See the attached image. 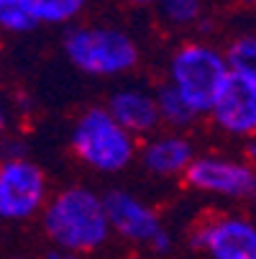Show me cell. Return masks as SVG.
Returning <instances> with one entry per match:
<instances>
[{"label":"cell","mask_w":256,"mask_h":259,"mask_svg":"<svg viewBox=\"0 0 256 259\" xmlns=\"http://www.w3.org/2000/svg\"><path fill=\"white\" fill-rule=\"evenodd\" d=\"M41 229L54 249L75 256L103 249L113 236L105 195L85 185H69L49 198L41 213Z\"/></svg>","instance_id":"1"},{"label":"cell","mask_w":256,"mask_h":259,"mask_svg":"<svg viewBox=\"0 0 256 259\" xmlns=\"http://www.w3.org/2000/svg\"><path fill=\"white\" fill-rule=\"evenodd\" d=\"M62 49L69 64L87 77H123L141 62L133 36L108 23L72 26L64 33Z\"/></svg>","instance_id":"2"},{"label":"cell","mask_w":256,"mask_h":259,"mask_svg":"<svg viewBox=\"0 0 256 259\" xmlns=\"http://www.w3.org/2000/svg\"><path fill=\"white\" fill-rule=\"evenodd\" d=\"M231 77L226 49H218L205 39H190L174 47L167 62V82L185 98L202 118L210 110Z\"/></svg>","instance_id":"3"},{"label":"cell","mask_w":256,"mask_h":259,"mask_svg":"<svg viewBox=\"0 0 256 259\" xmlns=\"http://www.w3.org/2000/svg\"><path fill=\"white\" fill-rule=\"evenodd\" d=\"M75 157L97 175H118L138 157V139L128 134L105 105H92L75 121L69 134Z\"/></svg>","instance_id":"4"},{"label":"cell","mask_w":256,"mask_h":259,"mask_svg":"<svg viewBox=\"0 0 256 259\" xmlns=\"http://www.w3.org/2000/svg\"><path fill=\"white\" fill-rule=\"evenodd\" d=\"M105 208H108V218H111V229L118 239L136 246H146L154 254L172 251L174 241L164 226V221L138 195L128 190H111L105 193Z\"/></svg>","instance_id":"5"},{"label":"cell","mask_w":256,"mask_h":259,"mask_svg":"<svg viewBox=\"0 0 256 259\" xmlns=\"http://www.w3.org/2000/svg\"><path fill=\"white\" fill-rule=\"evenodd\" d=\"M49 203L44 169L28 157H11L0 167V218L21 224L41 215Z\"/></svg>","instance_id":"6"},{"label":"cell","mask_w":256,"mask_h":259,"mask_svg":"<svg viewBox=\"0 0 256 259\" xmlns=\"http://www.w3.org/2000/svg\"><path fill=\"white\" fill-rule=\"evenodd\" d=\"M187 188L200 195L248 203L256 200V167L226 154H197L185 175Z\"/></svg>","instance_id":"7"},{"label":"cell","mask_w":256,"mask_h":259,"mask_svg":"<svg viewBox=\"0 0 256 259\" xmlns=\"http://www.w3.org/2000/svg\"><path fill=\"white\" fill-rule=\"evenodd\" d=\"M190 241L208 259H256V224L246 215H208L192 229Z\"/></svg>","instance_id":"8"},{"label":"cell","mask_w":256,"mask_h":259,"mask_svg":"<svg viewBox=\"0 0 256 259\" xmlns=\"http://www.w3.org/2000/svg\"><path fill=\"white\" fill-rule=\"evenodd\" d=\"M208 118L215 131L231 139H256V88L231 75Z\"/></svg>","instance_id":"9"},{"label":"cell","mask_w":256,"mask_h":259,"mask_svg":"<svg viewBox=\"0 0 256 259\" xmlns=\"http://www.w3.org/2000/svg\"><path fill=\"white\" fill-rule=\"evenodd\" d=\"M195 157H197L195 144L185 134H177V131L154 134L151 139L141 144V152H138L141 167L159 180H174V177L185 180Z\"/></svg>","instance_id":"10"},{"label":"cell","mask_w":256,"mask_h":259,"mask_svg":"<svg viewBox=\"0 0 256 259\" xmlns=\"http://www.w3.org/2000/svg\"><path fill=\"white\" fill-rule=\"evenodd\" d=\"M105 108L111 110V116L136 139H151L157 128L162 126L157 95L141 85H123L116 93H111Z\"/></svg>","instance_id":"11"},{"label":"cell","mask_w":256,"mask_h":259,"mask_svg":"<svg viewBox=\"0 0 256 259\" xmlns=\"http://www.w3.org/2000/svg\"><path fill=\"white\" fill-rule=\"evenodd\" d=\"M0 6H18L36 28L41 26H67L87 6V0H0Z\"/></svg>","instance_id":"12"},{"label":"cell","mask_w":256,"mask_h":259,"mask_svg":"<svg viewBox=\"0 0 256 259\" xmlns=\"http://www.w3.org/2000/svg\"><path fill=\"white\" fill-rule=\"evenodd\" d=\"M154 95H157V105H159L162 123L169 126V128H174L177 134H182L185 128H190V126L200 118L195 110H192V105H190L185 98H182L169 82L157 85Z\"/></svg>","instance_id":"13"},{"label":"cell","mask_w":256,"mask_h":259,"mask_svg":"<svg viewBox=\"0 0 256 259\" xmlns=\"http://www.w3.org/2000/svg\"><path fill=\"white\" fill-rule=\"evenodd\" d=\"M231 75L256 88V33H238L226 44Z\"/></svg>","instance_id":"14"},{"label":"cell","mask_w":256,"mask_h":259,"mask_svg":"<svg viewBox=\"0 0 256 259\" xmlns=\"http://www.w3.org/2000/svg\"><path fill=\"white\" fill-rule=\"evenodd\" d=\"M157 8H159L162 21L169 28L185 31V28L197 26L205 18L208 3H205V0H162Z\"/></svg>","instance_id":"15"},{"label":"cell","mask_w":256,"mask_h":259,"mask_svg":"<svg viewBox=\"0 0 256 259\" xmlns=\"http://www.w3.org/2000/svg\"><path fill=\"white\" fill-rule=\"evenodd\" d=\"M243 159H246L251 167H256V139L246 141V146H243Z\"/></svg>","instance_id":"16"},{"label":"cell","mask_w":256,"mask_h":259,"mask_svg":"<svg viewBox=\"0 0 256 259\" xmlns=\"http://www.w3.org/2000/svg\"><path fill=\"white\" fill-rule=\"evenodd\" d=\"M41 259H80V256L69 254V251H62V249H52V251H46Z\"/></svg>","instance_id":"17"},{"label":"cell","mask_w":256,"mask_h":259,"mask_svg":"<svg viewBox=\"0 0 256 259\" xmlns=\"http://www.w3.org/2000/svg\"><path fill=\"white\" fill-rule=\"evenodd\" d=\"M131 6H136V8H151V6H159L162 0H128Z\"/></svg>","instance_id":"18"},{"label":"cell","mask_w":256,"mask_h":259,"mask_svg":"<svg viewBox=\"0 0 256 259\" xmlns=\"http://www.w3.org/2000/svg\"><path fill=\"white\" fill-rule=\"evenodd\" d=\"M236 6H241V8H246V11H256V0H233Z\"/></svg>","instance_id":"19"}]
</instances>
